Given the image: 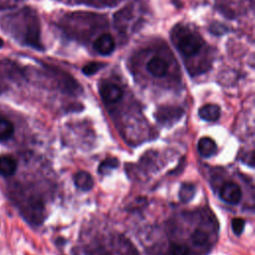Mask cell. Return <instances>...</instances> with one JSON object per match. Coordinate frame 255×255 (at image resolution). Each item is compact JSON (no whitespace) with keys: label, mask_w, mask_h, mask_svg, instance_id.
Segmentation results:
<instances>
[{"label":"cell","mask_w":255,"mask_h":255,"mask_svg":"<svg viewBox=\"0 0 255 255\" xmlns=\"http://www.w3.org/2000/svg\"><path fill=\"white\" fill-rule=\"evenodd\" d=\"M100 95L107 103H117L123 98V90L111 83H105L100 87Z\"/></svg>","instance_id":"3"},{"label":"cell","mask_w":255,"mask_h":255,"mask_svg":"<svg viewBox=\"0 0 255 255\" xmlns=\"http://www.w3.org/2000/svg\"><path fill=\"white\" fill-rule=\"evenodd\" d=\"M182 115V110L178 108H170V107H165L161 108L157 111L156 118L160 122H167L168 119H179Z\"/></svg>","instance_id":"12"},{"label":"cell","mask_w":255,"mask_h":255,"mask_svg":"<svg viewBox=\"0 0 255 255\" xmlns=\"http://www.w3.org/2000/svg\"><path fill=\"white\" fill-rule=\"evenodd\" d=\"M119 166V160L116 157H108L104 159L99 165V172L106 173L109 170L117 168Z\"/></svg>","instance_id":"15"},{"label":"cell","mask_w":255,"mask_h":255,"mask_svg":"<svg viewBox=\"0 0 255 255\" xmlns=\"http://www.w3.org/2000/svg\"><path fill=\"white\" fill-rule=\"evenodd\" d=\"M191 240L196 245H204L208 241V236H207V233H205L204 231L197 229L192 232Z\"/></svg>","instance_id":"17"},{"label":"cell","mask_w":255,"mask_h":255,"mask_svg":"<svg viewBox=\"0 0 255 255\" xmlns=\"http://www.w3.org/2000/svg\"><path fill=\"white\" fill-rule=\"evenodd\" d=\"M176 46L182 55L190 57L199 52L202 46V41L197 35L185 32L176 42Z\"/></svg>","instance_id":"1"},{"label":"cell","mask_w":255,"mask_h":255,"mask_svg":"<svg viewBox=\"0 0 255 255\" xmlns=\"http://www.w3.org/2000/svg\"><path fill=\"white\" fill-rule=\"evenodd\" d=\"M3 44H4V43H3V40L0 38V48L3 46Z\"/></svg>","instance_id":"21"},{"label":"cell","mask_w":255,"mask_h":255,"mask_svg":"<svg viewBox=\"0 0 255 255\" xmlns=\"http://www.w3.org/2000/svg\"><path fill=\"white\" fill-rule=\"evenodd\" d=\"M210 30L213 34H216V35H221L227 31V29L224 26H222L220 23H214L210 27Z\"/></svg>","instance_id":"20"},{"label":"cell","mask_w":255,"mask_h":255,"mask_svg":"<svg viewBox=\"0 0 255 255\" xmlns=\"http://www.w3.org/2000/svg\"><path fill=\"white\" fill-rule=\"evenodd\" d=\"M75 185L83 191H88L94 186V179L92 175L85 170L78 171L74 176Z\"/></svg>","instance_id":"10"},{"label":"cell","mask_w":255,"mask_h":255,"mask_svg":"<svg viewBox=\"0 0 255 255\" xmlns=\"http://www.w3.org/2000/svg\"><path fill=\"white\" fill-rule=\"evenodd\" d=\"M195 191L196 189L194 184L190 182H184L180 185V188L178 191V197L180 201H182L183 203H187L194 197Z\"/></svg>","instance_id":"13"},{"label":"cell","mask_w":255,"mask_h":255,"mask_svg":"<svg viewBox=\"0 0 255 255\" xmlns=\"http://www.w3.org/2000/svg\"><path fill=\"white\" fill-rule=\"evenodd\" d=\"M17 169V161L10 155L0 156V174L3 176H11Z\"/></svg>","instance_id":"11"},{"label":"cell","mask_w":255,"mask_h":255,"mask_svg":"<svg viewBox=\"0 0 255 255\" xmlns=\"http://www.w3.org/2000/svg\"><path fill=\"white\" fill-rule=\"evenodd\" d=\"M14 133V126L7 119L0 118V140L9 139Z\"/></svg>","instance_id":"14"},{"label":"cell","mask_w":255,"mask_h":255,"mask_svg":"<svg viewBox=\"0 0 255 255\" xmlns=\"http://www.w3.org/2000/svg\"><path fill=\"white\" fill-rule=\"evenodd\" d=\"M102 255H112V254H110V253H105V254H102Z\"/></svg>","instance_id":"22"},{"label":"cell","mask_w":255,"mask_h":255,"mask_svg":"<svg viewBox=\"0 0 255 255\" xmlns=\"http://www.w3.org/2000/svg\"><path fill=\"white\" fill-rule=\"evenodd\" d=\"M220 198L229 204H237L242 197V191L240 186L232 181L225 182L219 190Z\"/></svg>","instance_id":"2"},{"label":"cell","mask_w":255,"mask_h":255,"mask_svg":"<svg viewBox=\"0 0 255 255\" xmlns=\"http://www.w3.org/2000/svg\"><path fill=\"white\" fill-rule=\"evenodd\" d=\"M170 253L171 255H188L189 248L180 243H173L170 246Z\"/></svg>","instance_id":"18"},{"label":"cell","mask_w":255,"mask_h":255,"mask_svg":"<svg viewBox=\"0 0 255 255\" xmlns=\"http://www.w3.org/2000/svg\"><path fill=\"white\" fill-rule=\"evenodd\" d=\"M105 63H100V62H91L87 65H85L82 69L83 73L87 76H91V75H94L96 74L99 70H101L102 68L105 67Z\"/></svg>","instance_id":"16"},{"label":"cell","mask_w":255,"mask_h":255,"mask_svg":"<svg viewBox=\"0 0 255 255\" xmlns=\"http://www.w3.org/2000/svg\"><path fill=\"white\" fill-rule=\"evenodd\" d=\"M25 41L28 45L34 48H42V45L40 43V27L36 18H33L28 23V27L25 34Z\"/></svg>","instance_id":"4"},{"label":"cell","mask_w":255,"mask_h":255,"mask_svg":"<svg viewBox=\"0 0 255 255\" xmlns=\"http://www.w3.org/2000/svg\"><path fill=\"white\" fill-rule=\"evenodd\" d=\"M146 68L147 71L154 77H163L167 73L168 65L163 59L155 57L147 63Z\"/></svg>","instance_id":"7"},{"label":"cell","mask_w":255,"mask_h":255,"mask_svg":"<svg viewBox=\"0 0 255 255\" xmlns=\"http://www.w3.org/2000/svg\"><path fill=\"white\" fill-rule=\"evenodd\" d=\"M115 40L110 34L100 35L94 42V48L101 55H110L115 50Z\"/></svg>","instance_id":"5"},{"label":"cell","mask_w":255,"mask_h":255,"mask_svg":"<svg viewBox=\"0 0 255 255\" xmlns=\"http://www.w3.org/2000/svg\"><path fill=\"white\" fill-rule=\"evenodd\" d=\"M232 230L236 235H240L245 227V220L240 217H235L232 220Z\"/></svg>","instance_id":"19"},{"label":"cell","mask_w":255,"mask_h":255,"mask_svg":"<svg viewBox=\"0 0 255 255\" xmlns=\"http://www.w3.org/2000/svg\"><path fill=\"white\" fill-rule=\"evenodd\" d=\"M43 204L38 199H33L28 202L27 207L25 208L26 217L35 224H39L43 218Z\"/></svg>","instance_id":"6"},{"label":"cell","mask_w":255,"mask_h":255,"mask_svg":"<svg viewBox=\"0 0 255 255\" xmlns=\"http://www.w3.org/2000/svg\"><path fill=\"white\" fill-rule=\"evenodd\" d=\"M220 113H221V111H220L219 106H217L215 104L204 105L198 111L199 117L206 122L217 121L220 117Z\"/></svg>","instance_id":"8"},{"label":"cell","mask_w":255,"mask_h":255,"mask_svg":"<svg viewBox=\"0 0 255 255\" xmlns=\"http://www.w3.org/2000/svg\"><path fill=\"white\" fill-rule=\"evenodd\" d=\"M197 150L202 157H210L216 152L217 146L211 137L203 136L197 143Z\"/></svg>","instance_id":"9"}]
</instances>
